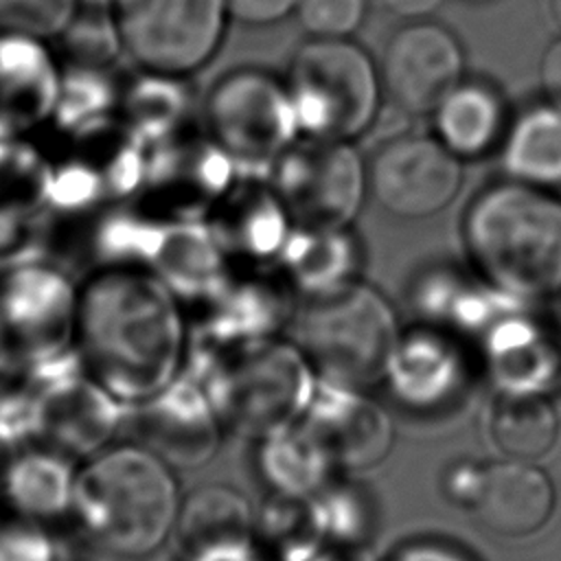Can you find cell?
I'll return each mask as SVG.
<instances>
[{"instance_id":"6da1fadb","label":"cell","mask_w":561,"mask_h":561,"mask_svg":"<svg viewBox=\"0 0 561 561\" xmlns=\"http://www.w3.org/2000/svg\"><path fill=\"white\" fill-rule=\"evenodd\" d=\"M182 302L145 267L88 272L75 344L88 373L121 401H147L184 362Z\"/></svg>"},{"instance_id":"7a4b0ae2","label":"cell","mask_w":561,"mask_h":561,"mask_svg":"<svg viewBox=\"0 0 561 561\" xmlns=\"http://www.w3.org/2000/svg\"><path fill=\"white\" fill-rule=\"evenodd\" d=\"M460 237L473 272L495 291L515 300L561 291V193L491 182L469 199Z\"/></svg>"},{"instance_id":"3957f363","label":"cell","mask_w":561,"mask_h":561,"mask_svg":"<svg viewBox=\"0 0 561 561\" xmlns=\"http://www.w3.org/2000/svg\"><path fill=\"white\" fill-rule=\"evenodd\" d=\"M175 473L164 456L145 445H114L79 469L72 519L101 550L121 559L153 554L180 517Z\"/></svg>"},{"instance_id":"277c9868","label":"cell","mask_w":561,"mask_h":561,"mask_svg":"<svg viewBox=\"0 0 561 561\" xmlns=\"http://www.w3.org/2000/svg\"><path fill=\"white\" fill-rule=\"evenodd\" d=\"M300 138L355 142L377 121L383 103L379 64L348 39L302 42L283 75Z\"/></svg>"},{"instance_id":"5b68a950","label":"cell","mask_w":561,"mask_h":561,"mask_svg":"<svg viewBox=\"0 0 561 561\" xmlns=\"http://www.w3.org/2000/svg\"><path fill=\"white\" fill-rule=\"evenodd\" d=\"M204 131L239 167L270 164L300 138L283 77L239 66L215 79L199 103Z\"/></svg>"},{"instance_id":"8992f818","label":"cell","mask_w":561,"mask_h":561,"mask_svg":"<svg viewBox=\"0 0 561 561\" xmlns=\"http://www.w3.org/2000/svg\"><path fill=\"white\" fill-rule=\"evenodd\" d=\"M302 353L335 379H368L397 348V320L388 300L357 280L335 294L311 298L296 320Z\"/></svg>"},{"instance_id":"52a82bcc","label":"cell","mask_w":561,"mask_h":561,"mask_svg":"<svg viewBox=\"0 0 561 561\" xmlns=\"http://www.w3.org/2000/svg\"><path fill=\"white\" fill-rule=\"evenodd\" d=\"M110 13L136 68L182 77L219 53L232 22L226 0H114Z\"/></svg>"},{"instance_id":"ba28073f","label":"cell","mask_w":561,"mask_h":561,"mask_svg":"<svg viewBox=\"0 0 561 561\" xmlns=\"http://www.w3.org/2000/svg\"><path fill=\"white\" fill-rule=\"evenodd\" d=\"M270 186L296 226H353L370 197L368 160L351 140L302 136L272 162Z\"/></svg>"},{"instance_id":"9c48e42d","label":"cell","mask_w":561,"mask_h":561,"mask_svg":"<svg viewBox=\"0 0 561 561\" xmlns=\"http://www.w3.org/2000/svg\"><path fill=\"white\" fill-rule=\"evenodd\" d=\"M237 167L204 129L191 127L149 147L136 204L167 224L208 219L237 184Z\"/></svg>"},{"instance_id":"30bf717a","label":"cell","mask_w":561,"mask_h":561,"mask_svg":"<svg viewBox=\"0 0 561 561\" xmlns=\"http://www.w3.org/2000/svg\"><path fill=\"white\" fill-rule=\"evenodd\" d=\"M432 134H401L368 160L370 199L390 217L421 221L443 213L458 195L465 169Z\"/></svg>"},{"instance_id":"8fae6325","label":"cell","mask_w":561,"mask_h":561,"mask_svg":"<svg viewBox=\"0 0 561 561\" xmlns=\"http://www.w3.org/2000/svg\"><path fill=\"white\" fill-rule=\"evenodd\" d=\"M79 285L48 259L0 270V335L18 357L75 342Z\"/></svg>"},{"instance_id":"7c38bea8","label":"cell","mask_w":561,"mask_h":561,"mask_svg":"<svg viewBox=\"0 0 561 561\" xmlns=\"http://www.w3.org/2000/svg\"><path fill=\"white\" fill-rule=\"evenodd\" d=\"M386 96L410 116H430L436 103L467 75L458 35L434 20L399 26L379 64Z\"/></svg>"},{"instance_id":"4fadbf2b","label":"cell","mask_w":561,"mask_h":561,"mask_svg":"<svg viewBox=\"0 0 561 561\" xmlns=\"http://www.w3.org/2000/svg\"><path fill=\"white\" fill-rule=\"evenodd\" d=\"M61 83V61L48 39L0 28V131L31 136L48 127Z\"/></svg>"},{"instance_id":"5bb4252c","label":"cell","mask_w":561,"mask_h":561,"mask_svg":"<svg viewBox=\"0 0 561 561\" xmlns=\"http://www.w3.org/2000/svg\"><path fill=\"white\" fill-rule=\"evenodd\" d=\"M226 256L237 267H276L294 221L267 184L239 182L206 219Z\"/></svg>"},{"instance_id":"9a60e30c","label":"cell","mask_w":561,"mask_h":561,"mask_svg":"<svg viewBox=\"0 0 561 561\" xmlns=\"http://www.w3.org/2000/svg\"><path fill=\"white\" fill-rule=\"evenodd\" d=\"M552 502L550 480L524 460L484 467L469 489L473 517L482 528L500 537L535 533L550 517Z\"/></svg>"},{"instance_id":"2e32d148","label":"cell","mask_w":561,"mask_h":561,"mask_svg":"<svg viewBox=\"0 0 561 561\" xmlns=\"http://www.w3.org/2000/svg\"><path fill=\"white\" fill-rule=\"evenodd\" d=\"M427 118L430 134L458 160L471 162L497 153L513 114L493 81L465 75Z\"/></svg>"},{"instance_id":"e0dca14e","label":"cell","mask_w":561,"mask_h":561,"mask_svg":"<svg viewBox=\"0 0 561 561\" xmlns=\"http://www.w3.org/2000/svg\"><path fill=\"white\" fill-rule=\"evenodd\" d=\"M77 473L68 451L28 445L4 458L0 500L13 517L53 526L61 517H72Z\"/></svg>"},{"instance_id":"ac0fdd59","label":"cell","mask_w":561,"mask_h":561,"mask_svg":"<svg viewBox=\"0 0 561 561\" xmlns=\"http://www.w3.org/2000/svg\"><path fill=\"white\" fill-rule=\"evenodd\" d=\"M364 256V243L353 226H294L276 267L289 289L311 300L357 283Z\"/></svg>"},{"instance_id":"d6986e66","label":"cell","mask_w":561,"mask_h":561,"mask_svg":"<svg viewBox=\"0 0 561 561\" xmlns=\"http://www.w3.org/2000/svg\"><path fill=\"white\" fill-rule=\"evenodd\" d=\"M180 302H206L234 272L206 219L167 224L149 267Z\"/></svg>"},{"instance_id":"ffe728a7","label":"cell","mask_w":561,"mask_h":561,"mask_svg":"<svg viewBox=\"0 0 561 561\" xmlns=\"http://www.w3.org/2000/svg\"><path fill=\"white\" fill-rule=\"evenodd\" d=\"M197 94L191 77L140 70L123 77L118 121L147 147L191 129Z\"/></svg>"},{"instance_id":"44dd1931","label":"cell","mask_w":561,"mask_h":561,"mask_svg":"<svg viewBox=\"0 0 561 561\" xmlns=\"http://www.w3.org/2000/svg\"><path fill=\"white\" fill-rule=\"evenodd\" d=\"M497 162L506 180L561 193V107L543 99L513 114Z\"/></svg>"},{"instance_id":"7402d4cb","label":"cell","mask_w":561,"mask_h":561,"mask_svg":"<svg viewBox=\"0 0 561 561\" xmlns=\"http://www.w3.org/2000/svg\"><path fill=\"white\" fill-rule=\"evenodd\" d=\"M298 362L291 351L261 344L245 351L237 370L226 373V408H239L254 423L274 425L296 401Z\"/></svg>"},{"instance_id":"603a6c76","label":"cell","mask_w":561,"mask_h":561,"mask_svg":"<svg viewBox=\"0 0 561 561\" xmlns=\"http://www.w3.org/2000/svg\"><path fill=\"white\" fill-rule=\"evenodd\" d=\"M123 77L103 66H64L48 127L59 140L77 138L118 121Z\"/></svg>"},{"instance_id":"cb8c5ba5","label":"cell","mask_w":561,"mask_h":561,"mask_svg":"<svg viewBox=\"0 0 561 561\" xmlns=\"http://www.w3.org/2000/svg\"><path fill=\"white\" fill-rule=\"evenodd\" d=\"M206 331L215 340L256 337L270 329L283 307L280 289L256 274L232 272L230 278L206 300Z\"/></svg>"},{"instance_id":"d4e9b609","label":"cell","mask_w":561,"mask_h":561,"mask_svg":"<svg viewBox=\"0 0 561 561\" xmlns=\"http://www.w3.org/2000/svg\"><path fill=\"white\" fill-rule=\"evenodd\" d=\"M121 399L105 390L99 381L83 379L64 394L46 403V434H50L64 451H92L110 438L121 421Z\"/></svg>"},{"instance_id":"484cf974","label":"cell","mask_w":561,"mask_h":561,"mask_svg":"<svg viewBox=\"0 0 561 561\" xmlns=\"http://www.w3.org/2000/svg\"><path fill=\"white\" fill-rule=\"evenodd\" d=\"M48 153L28 136L0 131V215H46Z\"/></svg>"},{"instance_id":"4316f807","label":"cell","mask_w":561,"mask_h":561,"mask_svg":"<svg viewBox=\"0 0 561 561\" xmlns=\"http://www.w3.org/2000/svg\"><path fill=\"white\" fill-rule=\"evenodd\" d=\"M557 414L548 401L537 394L515 392L497 401L491 419V432L497 447L513 460L541 458L557 438Z\"/></svg>"},{"instance_id":"83f0119b","label":"cell","mask_w":561,"mask_h":561,"mask_svg":"<svg viewBox=\"0 0 561 561\" xmlns=\"http://www.w3.org/2000/svg\"><path fill=\"white\" fill-rule=\"evenodd\" d=\"M175 530L182 548L217 537L250 535V508L232 489L206 484L182 502Z\"/></svg>"},{"instance_id":"f1b7e54d","label":"cell","mask_w":561,"mask_h":561,"mask_svg":"<svg viewBox=\"0 0 561 561\" xmlns=\"http://www.w3.org/2000/svg\"><path fill=\"white\" fill-rule=\"evenodd\" d=\"M50 44L64 66L116 68L118 57H125L110 9L77 7Z\"/></svg>"},{"instance_id":"f546056e","label":"cell","mask_w":561,"mask_h":561,"mask_svg":"<svg viewBox=\"0 0 561 561\" xmlns=\"http://www.w3.org/2000/svg\"><path fill=\"white\" fill-rule=\"evenodd\" d=\"M46 436V403L24 381L0 388V449L9 454Z\"/></svg>"},{"instance_id":"4dcf8cb0","label":"cell","mask_w":561,"mask_h":561,"mask_svg":"<svg viewBox=\"0 0 561 561\" xmlns=\"http://www.w3.org/2000/svg\"><path fill=\"white\" fill-rule=\"evenodd\" d=\"M0 561H79L72 546L50 526L24 519L0 524Z\"/></svg>"},{"instance_id":"1f68e13d","label":"cell","mask_w":561,"mask_h":561,"mask_svg":"<svg viewBox=\"0 0 561 561\" xmlns=\"http://www.w3.org/2000/svg\"><path fill=\"white\" fill-rule=\"evenodd\" d=\"M296 20L309 37L348 39L368 15V0H300Z\"/></svg>"},{"instance_id":"d6a6232c","label":"cell","mask_w":561,"mask_h":561,"mask_svg":"<svg viewBox=\"0 0 561 561\" xmlns=\"http://www.w3.org/2000/svg\"><path fill=\"white\" fill-rule=\"evenodd\" d=\"M77 11L75 0H0V28L53 42Z\"/></svg>"},{"instance_id":"836d02e7","label":"cell","mask_w":561,"mask_h":561,"mask_svg":"<svg viewBox=\"0 0 561 561\" xmlns=\"http://www.w3.org/2000/svg\"><path fill=\"white\" fill-rule=\"evenodd\" d=\"M184 561H261L250 535L217 537L184 546Z\"/></svg>"},{"instance_id":"e575fe53","label":"cell","mask_w":561,"mask_h":561,"mask_svg":"<svg viewBox=\"0 0 561 561\" xmlns=\"http://www.w3.org/2000/svg\"><path fill=\"white\" fill-rule=\"evenodd\" d=\"M300 0H226L230 18L245 26H274L296 13Z\"/></svg>"},{"instance_id":"d590c367","label":"cell","mask_w":561,"mask_h":561,"mask_svg":"<svg viewBox=\"0 0 561 561\" xmlns=\"http://www.w3.org/2000/svg\"><path fill=\"white\" fill-rule=\"evenodd\" d=\"M539 85L543 96L561 107V37L552 39L539 59Z\"/></svg>"},{"instance_id":"8d00e7d4","label":"cell","mask_w":561,"mask_h":561,"mask_svg":"<svg viewBox=\"0 0 561 561\" xmlns=\"http://www.w3.org/2000/svg\"><path fill=\"white\" fill-rule=\"evenodd\" d=\"M375 2L386 13L403 18L408 22L427 20L443 4V0H375Z\"/></svg>"},{"instance_id":"74e56055","label":"cell","mask_w":561,"mask_h":561,"mask_svg":"<svg viewBox=\"0 0 561 561\" xmlns=\"http://www.w3.org/2000/svg\"><path fill=\"white\" fill-rule=\"evenodd\" d=\"M388 561H465L460 554L440 546H410L392 554Z\"/></svg>"},{"instance_id":"f35d334b","label":"cell","mask_w":561,"mask_h":561,"mask_svg":"<svg viewBox=\"0 0 561 561\" xmlns=\"http://www.w3.org/2000/svg\"><path fill=\"white\" fill-rule=\"evenodd\" d=\"M77 7H85V9H110L114 0H75Z\"/></svg>"},{"instance_id":"ab89813d","label":"cell","mask_w":561,"mask_h":561,"mask_svg":"<svg viewBox=\"0 0 561 561\" xmlns=\"http://www.w3.org/2000/svg\"><path fill=\"white\" fill-rule=\"evenodd\" d=\"M550 13H552L554 22L561 26V0H550Z\"/></svg>"},{"instance_id":"60d3db41","label":"cell","mask_w":561,"mask_h":561,"mask_svg":"<svg viewBox=\"0 0 561 561\" xmlns=\"http://www.w3.org/2000/svg\"><path fill=\"white\" fill-rule=\"evenodd\" d=\"M462 2H471V4H482V2H491V0H462Z\"/></svg>"},{"instance_id":"b9f144b4","label":"cell","mask_w":561,"mask_h":561,"mask_svg":"<svg viewBox=\"0 0 561 561\" xmlns=\"http://www.w3.org/2000/svg\"><path fill=\"white\" fill-rule=\"evenodd\" d=\"M2 353H4V342H2V335H0V357H2Z\"/></svg>"}]
</instances>
